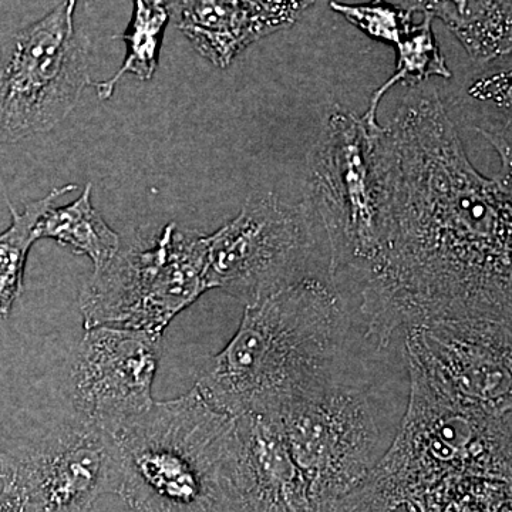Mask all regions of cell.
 I'll list each match as a JSON object with an SVG mask.
<instances>
[{
    "instance_id": "1",
    "label": "cell",
    "mask_w": 512,
    "mask_h": 512,
    "mask_svg": "<svg viewBox=\"0 0 512 512\" xmlns=\"http://www.w3.org/2000/svg\"><path fill=\"white\" fill-rule=\"evenodd\" d=\"M386 235L359 289L367 339L437 320L512 318L511 184L478 173L434 84L377 136Z\"/></svg>"
},
{
    "instance_id": "2",
    "label": "cell",
    "mask_w": 512,
    "mask_h": 512,
    "mask_svg": "<svg viewBox=\"0 0 512 512\" xmlns=\"http://www.w3.org/2000/svg\"><path fill=\"white\" fill-rule=\"evenodd\" d=\"M352 320L329 282L305 279L245 306L234 338L194 387L228 416L278 417L355 362Z\"/></svg>"
},
{
    "instance_id": "3",
    "label": "cell",
    "mask_w": 512,
    "mask_h": 512,
    "mask_svg": "<svg viewBox=\"0 0 512 512\" xmlns=\"http://www.w3.org/2000/svg\"><path fill=\"white\" fill-rule=\"evenodd\" d=\"M119 497L134 512H227L234 488L235 417L214 409L195 387L154 402L111 431Z\"/></svg>"
},
{
    "instance_id": "4",
    "label": "cell",
    "mask_w": 512,
    "mask_h": 512,
    "mask_svg": "<svg viewBox=\"0 0 512 512\" xmlns=\"http://www.w3.org/2000/svg\"><path fill=\"white\" fill-rule=\"evenodd\" d=\"M352 111L333 107L308 156L305 200L318 215L329 244L330 285L359 291L386 235V211L377 136Z\"/></svg>"
},
{
    "instance_id": "5",
    "label": "cell",
    "mask_w": 512,
    "mask_h": 512,
    "mask_svg": "<svg viewBox=\"0 0 512 512\" xmlns=\"http://www.w3.org/2000/svg\"><path fill=\"white\" fill-rule=\"evenodd\" d=\"M355 360L335 380L279 414L289 453L301 470L313 512H336L392 446L396 427L382 394Z\"/></svg>"
},
{
    "instance_id": "6",
    "label": "cell",
    "mask_w": 512,
    "mask_h": 512,
    "mask_svg": "<svg viewBox=\"0 0 512 512\" xmlns=\"http://www.w3.org/2000/svg\"><path fill=\"white\" fill-rule=\"evenodd\" d=\"M409 406L392 446L362 487L406 497L444 476L511 478V416H495L441 390L409 363Z\"/></svg>"
},
{
    "instance_id": "7",
    "label": "cell",
    "mask_w": 512,
    "mask_h": 512,
    "mask_svg": "<svg viewBox=\"0 0 512 512\" xmlns=\"http://www.w3.org/2000/svg\"><path fill=\"white\" fill-rule=\"evenodd\" d=\"M207 266L208 235L175 222L151 237L121 242L80 292L84 329L116 326L164 336L181 312L210 291Z\"/></svg>"
},
{
    "instance_id": "8",
    "label": "cell",
    "mask_w": 512,
    "mask_h": 512,
    "mask_svg": "<svg viewBox=\"0 0 512 512\" xmlns=\"http://www.w3.org/2000/svg\"><path fill=\"white\" fill-rule=\"evenodd\" d=\"M319 225L306 200L249 195L234 220L208 235V286L249 306L305 279H323L316 275Z\"/></svg>"
},
{
    "instance_id": "9",
    "label": "cell",
    "mask_w": 512,
    "mask_h": 512,
    "mask_svg": "<svg viewBox=\"0 0 512 512\" xmlns=\"http://www.w3.org/2000/svg\"><path fill=\"white\" fill-rule=\"evenodd\" d=\"M77 0L20 30L0 55V141L49 133L92 86L89 42L74 28Z\"/></svg>"
},
{
    "instance_id": "10",
    "label": "cell",
    "mask_w": 512,
    "mask_h": 512,
    "mask_svg": "<svg viewBox=\"0 0 512 512\" xmlns=\"http://www.w3.org/2000/svg\"><path fill=\"white\" fill-rule=\"evenodd\" d=\"M0 498L13 512H92L119 494L120 468L109 433L80 417L0 441Z\"/></svg>"
},
{
    "instance_id": "11",
    "label": "cell",
    "mask_w": 512,
    "mask_h": 512,
    "mask_svg": "<svg viewBox=\"0 0 512 512\" xmlns=\"http://www.w3.org/2000/svg\"><path fill=\"white\" fill-rule=\"evenodd\" d=\"M512 320H437L406 330V355L441 390L495 416L512 412Z\"/></svg>"
},
{
    "instance_id": "12",
    "label": "cell",
    "mask_w": 512,
    "mask_h": 512,
    "mask_svg": "<svg viewBox=\"0 0 512 512\" xmlns=\"http://www.w3.org/2000/svg\"><path fill=\"white\" fill-rule=\"evenodd\" d=\"M163 336L144 330L86 329L74 350L69 389L74 413L111 433L150 409Z\"/></svg>"
},
{
    "instance_id": "13",
    "label": "cell",
    "mask_w": 512,
    "mask_h": 512,
    "mask_svg": "<svg viewBox=\"0 0 512 512\" xmlns=\"http://www.w3.org/2000/svg\"><path fill=\"white\" fill-rule=\"evenodd\" d=\"M234 488L244 512H313L278 417H235Z\"/></svg>"
},
{
    "instance_id": "14",
    "label": "cell",
    "mask_w": 512,
    "mask_h": 512,
    "mask_svg": "<svg viewBox=\"0 0 512 512\" xmlns=\"http://www.w3.org/2000/svg\"><path fill=\"white\" fill-rule=\"evenodd\" d=\"M403 8L440 19L474 62L511 55L512 0H404Z\"/></svg>"
},
{
    "instance_id": "15",
    "label": "cell",
    "mask_w": 512,
    "mask_h": 512,
    "mask_svg": "<svg viewBox=\"0 0 512 512\" xmlns=\"http://www.w3.org/2000/svg\"><path fill=\"white\" fill-rule=\"evenodd\" d=\"M174 18L194 49L220 69H227L239 53L269 36L237 0H184Z\"/></svg>"
},
{
    "instance_id": "16",
    "label": "cell",
    "mask_w": 512,
    "mask_h": 512,
    "mask_svg": "<svg viewBox=\"0 0 512 512\" xmlns=\"http://www.w3.org/2000/svg\"><path fill=\"white\" fill-rule=\"evenodd\" d=\"M93 184L72 204L49 208L36 225L37 239H53L73 254L89 256L93 272L109 264L121 247V238L94 208Z\"/></svg>"
},
{
    "instance_id": "17",
    "label": "cell",
    "mask_w": 512,
    "mask_h": 512,
    "mask_svg": "<svg viewBox=\"0 0 512 512\" xmlns=\"http://www.w3.org/2000/svg\"><path fill=\"white\" fill-rule=\"evenodd\" d=\"M76 188L74 184L57 187L42 200L26 204L22 212L8 201L12 222L5 231L0 232V319L8 318L23 291L29 251L39 241L36 235L37 222L59 198Z\"/></svg>"
},
{
    "instance_id": "18",
    "label": "cell",
    "mask_w": 512,
    "mask_h": 512,
    "mask_svg": "<svg viewBox=\"0 0 512 512\" xmlns=\"http://www.w3.org/2000/svg\"><path fill=\"white\" fill-rule=\"evenodd\" d=\"M170 19V9L163 0H134L133 18L123 35L127 46L126 59L110 79L92 83L100 100H109L113 96L124 74H134L143 82L153 79Z\"/></svg>"
},
{
    "instance_id": "19",
    "label": "cell",
    "mask_w": 512,
    "mask_h": 512,
    "mask_svg": "<svg viewBox=\"0 0 512 512\" xmlns=\"http://www.w3.org/2000/svg\"><path fill=\"white\" fill-rule=\"evenodd\" d=\"M397 49L396 70L386 83L382 84L369 101V109L363 114V120L369 126L379 127L377 110L380 101L396 84L413 87L426 83L430 77L451 79L453 73L448 69L446 59L441 55L439 43L433 32V19L424 16L420 23H413L406 35L400 40Z\"/></svg>"
},
{
    "instance_id": "20",
    "label": "cell",
    "mask_w": 512,
    "mask_h": 512,
    "mask_svg": "<svg viewBox=\"0 0 512 512\" xmlns=\"http://www.w3.org/2000/svg\"><path fill=\"white\" fill-rule=\"evenodd\" d=\"M329 6L365 35L392 46L399 45L414 23L413 15L403 6L393 5L387 0H370L357 5L332 0Z\"/></svg>"
},
{
    "instance_id": "21",
    "label": "cell",
    "mask_w": 512,
    "mask_h": 512,
    "mask_svg": "<svg viewBox=\"0 0 512 512\" xmlns=\"http://www.w3.org/2000/svg\"><path fill=\"white\" fill-rule=\"evenodd\" d=\"M251 12L269 35L291 28L315 0H237Z\"/></svg>"
},
{
    "instance_id": "22",
    "label": "cell",
    "mask_w": 512,
    "mask_h": 512,
    "mask_svg": "<svg viewBox=\"0 0 512 512\" xmlns=\"http://www.w3.org/2000/svg\"><path fill=\"white\" fill-rule=\"evenodd\" d=\"M483 136L490 140V143L497 148L500 153L501 161H503V168L500 173L497 174L498 178L504 181V183L511 184V126L508 124L507 127L501 131H487L480 130Z\"/></svg>"
},
{
    "instance_id": "23",
    "label": "cell",
    "mask_w": 512,
    "mask_h": 512,
    "mask_svg": "<svg viewBox=\"0 0 512 512\" xmlns=\"http://www.w3.org/2000/svg\"><path fill=\"white\" fill-rule=\"evenodd\" d=\"M163 2L167 5V8L170 9L171 16H174V13L177 12V9L180 8L184 0H163Z\"/></svg>"
},
{
    "instance_id": "24",
    "label": "cell",
    "mask_w": 512,
    "mask_h": 512,
    "mask_svg": "<svg viewBox=\"0 0 512 512\" xmlns=\"http://www.w3.org/2000/svg\"><path fill=\"white\" fill-rule=\"evenodd\" d=\"M0 512H13L12 508H10L2 498H0Z\"/></svg>"
},
{
    "instance_id": "25",
    "label": "cell",
    "mask_w": 512,
    "mask_h": 512,
    "mask_svg": "<svg viewBox=\"0 0 512 512\" xmlns=\"http://www.w3.org/2000/svg\"><path fill=\"white\" fill-rule=\"evenodd\" d=\"M134 512V511H133Z\"/></svg>"
}]
</instances>
